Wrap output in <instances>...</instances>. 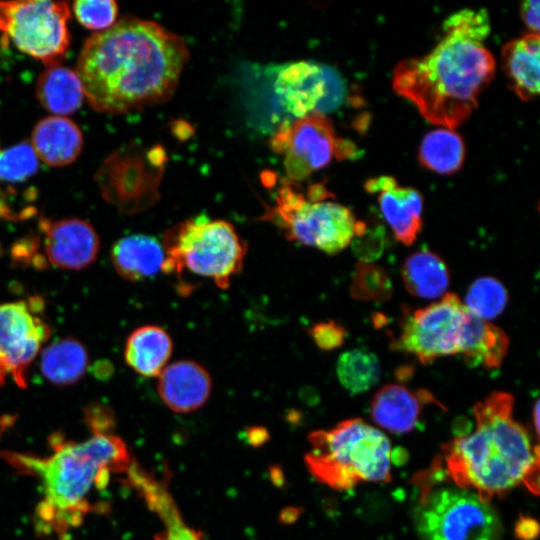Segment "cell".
<instances>
[{"instance_id": "obj_1", "label": "cell", "mask_w": 540, "mask_h": 540, "mask_svg": "<svg viewBox=\"0 0 540 540\" xmlns=\"http://www.w3.org/2000/svg\"><path fill=\"white\" fill-rule=\"evenodd\" d=\"M188 59L182 37L126 17L86 39L76 72L94 110L119 114L167 101Z\"/></svg>"}, {"instance_id": "obj_2", "label": "cell", "mask_w": 540, "mask_h": 540, "mask_svg": "<svg viewBox=\"0 0 540 540\" xmlns=\"http://www.w3.org/2000/svg\"><path fill=\"white\" fill-rule=\"evenodd\" d=\"M443 29V38L428 54L395 66L392 86L428 122L453 129L477 106L496 62L484 45L490 32L485 9L460 10L445 20Z\"/></svg>"}, {"instance_id": "obj_3", "label": "cell", "mask_w": 540, "mask_h": 540, "mask_svg": "<svg viewBox=\"0 0 540 540\" xmlns=\"http://www.w3.org/2000/svg\"><path fill=\"white\" fill-rule=\"evenodd\" d=\"M514 398L493 392L474 406L475 430L442 448L445 473L484 502L523 484L538 494L539 448L513 418Z\"/></svg>"}, {"instance_id": "obj_4", "label": "cell", "mask_w": 540, "mask_h": 540, "mask_svg": "<svg viewBox=\"0 0 540 540\" xmlns=\"http://www.w3.org/2000/svg\"><path fill=\"white\" fill-rule=\"evenodd\" d=\"M47 458L12 454L6 458L42 482L44 500L36 508V528L46 536L67 539L91 510L88 497L94 488L108 484L111 472H127L133 463L121 438L113 433H93L82 442L53 441Z\"/></svg>"}, {"instance_id": "obj_5", "label": "cell", "mask_w": 540, "mask_h": 540, "mask_svg": "<svg viewBox=\"0 0 540 540\" xmlns=\"http://www.w3.org/2000/svg\"><path fill=\"white\" fill-rule=\"evenodd\" d=\"M308 441V471L330 488L347 490L362 482L391 480V443L362 419H347L331 429L313 431Z\"/></svg>"}, {"instance_id": "obj_6", "label": "cell", "mask_w": 540, "mask_h": 540, "mask_svg": "<svg viewBox=\"0 0 540 540\" xmlns=\"http://www.w3.org/2000/svg\"><path fill=\"white\" fill-rule=\"evenodd\" d=\"M165 261L162 272H189L212 279L227 288L242 270L247 252L245 241L234 226L205 215L181 222L164 233Z\"/></svg>"}, {"instance_id": "obj_7", "label": "cell", "mask_w": 540, "mask_h": 540, "mask_svg": "<svg viewBox=\"0 0 540 540\" xmlns=\"http://www.w3.org/2000/svg\"><path fill=\"white\" fill-rule=\"evenodd\" d=\"M321 188L311 186L306 197L290 185L282 186L275 206L265 215L286 239L333 255L344 250L354 237L366 231L352 211Z\"/></svg>"}, {"instance_id": "obj_8", "label": "cell", "mask_w": 540, "mask_h": 540, "mask_svg": "<svg viewBox=\"0 0 540 540\" xmlns=\"http://www.w3.org/2000/svg\"><path fill=\"white\" fill-rule=\"evenodd\" d=\"M422 540H499L501 521L489 503L459 487H422L414 511Z\"/></svg>"}, {"instance_id": "obj_9", "label": "cell", "mask_w": 540, "mask_h": 540, "mask_svg": "<svg viewBox=\"0 0 540 540\" xmlns=\"http://www.w3.org/2000/svg\"><path fill=\"white\" fill-rule=\"evenodd\" d=\"M67 2L0 1V37L49 66L59 65L70 45Z\"/></svg>"}, {"instance_id": "obj_10", "label": "cell", "mask_w": 540, "mask_h": 540, "mask_svg": "<svg viewBox=\"0 0 540 540\" xmlns=\"http://www.w3.org/2000/svg\"><path fill=\"white\" fill-rule=\"evenodd\" d=\"M271 148L284 157L287 176L302 181L326 167L333 157H350L355 153L352 144L336 137L331 121L314 112L279 126L271 139Z\"/></svg>"}, {"instance_id": "obj_11", "label": "cell", "mask_w": 540, "mask_h": 540, "mask_svg": "<svg viewBox=\"0 0 540 540\" xmlns=\"http://www.w3.org/2000/svg\"><path fill=\"white\" fill-rule=\"evenodd\" d=\"M468 310L454 293L407 315L394 342L395 349L409 352L423 364L460 353Z\"/></svg>"}, {"instance_id": "obj_12", "label": "cell", "mask_w": 540, "mask_h": 540, "mask_svg": "<svg viewBox=\"0 0 540 540\" xmlns=\"http://www.w3.org/2000/svg\"><path fill=\"white\" fill-rule=\"evenodd\" d=\"M40 297L0 304V385L8 376L23 388L26 368L50 336Z\"/></svg>"}, {"instance_id": "obj_13", "label": "cell", "mask_w": 540, "mask_h": 540, "mask_svg": "<svg viewBox=\"0 0 540 540\" xmlns=\"http://www.w3.org/2000/svg\"><path fill=\"white\" fill-rule=\"evenodd\" d=\"M45 260L57 268L80 270L97 257L100 243L94 228L79 218L39 219Z\"/></svg>"}, {"instance_id": "obj_14", "label": "cell", "mask_w": 540, "mask_h": 540, "mask_svg": "<svg viewBox=\"0 0 540 540\" xmlns=\"http://www.w3.org/2000/svg\"><path fill=\"white\" fill-rule=\"evenodd\" d=\"M365 189L378 194L381 212L398 241L412 245L422 228L423 199L411 187L400 186L391 176L366 181Z\"/></svg>"}, {"instance_id": "obj_15", "label": "cell", "mask_w": 540, "mask_h": 540, "mask_svg": "<svg viewBox=\"0 0 540 540\" xmlns=\"http://www.w3.org/2000/svg\"><path fill=\"white\" fill-rule=\"evenodd\" d=\"M274 91L285 112L295 119L316 112L327 92L324 69L309 61L283 66L277 73Z\"/></svg>"}, {"instance_id": "obj_16", "label": "cell", "mask_w": 540, "mask_h": 540, "mask_svg": "<svg viewBox=\"0 0 540 540\" xmlns=\"http://www.w3.org/2000/svg\"><path fill=\"white\" fill-rule=\"evenodd\" d=\"M212 381L198 362L179 360L167 364L158 375L157 390L163 403L176 413H190L209 399Z\"/></svg>"}, {"instance_id": "obj_17", "label": "cell", "mask_w": 540, "mask_h": 540, "mask_svg": "<svg viewBox=\"0 0 540 540\" xmlns=\"http://www.w3.org/2000/svg\"><path fill=\"white\" fill-rule=\"evenodd\" d=\"M127 474V482L145 500L164 524V530L154 540H205L201 531L189 527L163 480L147 473L133 462Z\"/></svg>"}, {"instance_id": "obj_18", "label": "cell", "mask_w": 540, "mask_h": 540, "mask_svg": "<svg viewBox=\"0 0 540 540\" xmlns=\"http://www.w3.org/2000/svg\"><path fill=\"white\" fill-rule=\"evenodd\" d=\"M435 401L427 391H411L404 385L383 386L371 402V417L383 429L397 434L412 431L418 424L424 403Z\"/></svg>"}, {"instance_id": "obj_19", "label": "cell", "mask_w": 540, "mask_h": 540, "mask_svg": "<svg viewBox=\"0 0 540 540\" xmlns=\"http://www.w3.org/2000/svg\"><path fill=\"white\" fill-rule=\"evenodd\" d=\"M30 144L39 160L49 166L61 167L78 158L83 148V135L72 120L54 115L37 122Z\"/></svg>"}, {"instance_id": "obj_20", "label": "cell", "mask_w": 540, "mask_h": 540, "mask_svg": "<svg viewBox=\"0 0 540 540\" xmlns=\"http://www.w3.org/2000/svg\"><path fill=\"white\" fill-rule=\"evenodd\" d=\"M540 38L528 33L506 43L502 49V67L516 95L528 101L539 93Z\"/></svg>"}, {"instance_id": "obj_21", "label": "cell", "mask_w": 540, "mask_h": 540, "mask_svg": "<svg viewBox=\"0 0 540 540\" xmlns=\"http://www.w3.org/2000/svg\"><path fill=\"white\" fill-rule=\"evenodd\" d=\"M111 260L122 278L140 281L162 272L165 252L156 238L133 234L115 242L111 249Z\"/></svg>"}, {"instance_id": "obj_22", "label": "cell", "mask_w": 540, "mask_h": 540, "mask_svg": "<svg viewBox=\"0 0 540 540\" xmlns=\"http://www.w3.org/2000/svg\"><path fill=\"white\" fill-rule=\"evenodd\" d=\"M509 348V337L499 327L467 313L460 354L469 366L497 368Z\"/></svg>"}, {"instance_id": "obj_23", "label": "cell", "mask_w": 540, "mask_h": 540, "mask_svg": "<svg viewBox=\"0 0 540 540\" xmlns=\"http://www.w3.org/2000/svg\"><path fill=\"white\" fill-rule=\"evenodd\" d=\"M173 350L169 333L157 325H144L127 338L124 348L126 363L144 377H158L167 366Z\"/></svg>"}, {"instance_id": "obj_24", "label": "cell", "mask_w": 540, "mask_h": 540, "mask_svg": "<svg viewBox=\"0 0 540 540\" xmlns=\"http://www.w3.org/2000/svg\"><path fill=\"white\" fill-rule=\"evenodd\" d=\"M36 95L46 110L63 117L76 112L85 98L77 72L60 64L42 72L37 80Z\"/></svg>"}, {"instance_id": "obj_25", "label": "cell", "mask_w": 540, "mask_h": 540, "mask_svg": "<svg viewBox=\"0 0 540 540\" xmlns=\"http://www.w3.org/2000/svg\"><path fill=\"white\" fill-rule=\"evenodd\" d=\"M401 275L407 291L425 299L443 295L450 282L446 263L439 255L427 249L409 255L402 265Z\"/></svg>"}, {"instance_id": "obj_26", "label": "cell", "mask_w": 540, "mask_h": 540, "mask_svg": "<svg viewBox=\"0 0 540 540\" xmlns=\"http://www.w3.org/2000/svg\"><path fill=\"white\" fill-rule=\"evenodd\" d=\"M89 356L85 346L73 337L59 339L41 354L40 369L44 377L59 386L77 383L86 373Z\"/></svg>"}, {"instance_id": "obj_27", "label": "cell", "mask_w": 540, "mask_h": 540, "mask_svg": "<svg viewBox=\"0 0 540 540\" xmlns=\"http://www.w3.org/2000/svg\"><path fill=\"white\" fill-rule=\"evenodd\" d=\"M39 159L28 142L0 148V191L23 213L35 214L36 210L20 203L17 185L25 184L38 171Z\"/></svg>"}, {"instance_id": "obj_28", "label": "cell", "mask_w": 540, "mask_h": 540, "mask_svg": "<svg viewBox=\"0 0 540 540\" xmlns=\"http://www.w3.org/2000/svg\"><path fill=\"white\" fill-rule=\"evenodd\" d=\"M465 144L453 129L440 127L428 132L419 148L420 163L438 174L449 175L461 168Z\"/></svg>"}, {"instance_id": "obj_29", "label": "cell", "mask_w": 540, "mask_h": 540, "mask_svg": "<svg viewBox=\"0 0 540 540\" xmlns=\"http://www.w3.org/2000/svg\"><path fill=\"white\" fill-rule=\"evenodd\" d=\"M336 372L342 386L357 394L369 390L379 381L381 368L376 355L361 347L341 354Z\"/></svg>"}, {"instance_id": "obj_30", "label": "cell", "mask_w": 540, "mask_h": 540, "mask_svg": "<svg viewBox=\"0 0 540 540\" xmlns=\"http://www.w3.org/2000/svg\"><path fill=\"white\" fill-rule=\"evenodd\" d=\"M508 303V292L496 278L476 279L469 287L464 306L474 316L490 320L499 316Z\"/></svg>"}, {"instance_id": "obj_31", "label": "cell", "mask_w": 540, "mask_h": 540, "mask_svg": "<svg viewBox=\"0 0 540 540\" xmlns=\"http://www.w3.org/2000/svg\"><path fill=\"white\" fill-rule=\"evenodd\" d=\"M392 290V282L381 266L361 261L356 264L349 288L354 299L384 302L391 298Z\"/></svg>"}, {"instance_id": "obj_32", "label": "cell", "mask_w": 540, "mask_h": 540, "mask_svg": "<svg viewBox=\"0 0 540 540\" xmlns=\"http://www.w3.org/2000/svg\"><path fill=\"white\" fill-rule=\"evenodd\" d=\"M73 11L79 23L99 32L114 25L118 6L112 0H82L73 3Z\"/></svg>"}, {"instance_id": "obj_33", "label": "cell", "mask_w": 540, "mask_h": 540, "mask_svg": "<svg viewBox=\"0 0 540 540\" xmlns=\"http://www.w3.org/2000/svg\"><path fill=\"white\" fill-rule=\"evenodd\" d=\"M308 333L315 344L324 351L340 347L347 335L344 327L333 320L314 324L309 328Z\"/></svg>"}, {"instance_id": "obj_34", "label": "cell", "mask_w": 540, "mask_h": 540, "mask_svg": "<svg viewBox=\"0 0 540 540\" xmlns=\"http://www.w3.org/2000/svg\"><path fill=\"white\" fill-rule=\"evenodd\" d=\"M40 246L39 236H27L15 242L12 247V258L14 261L33 265L35 268L43 269L47 262L43 255L38 252Z\"/></svg>"}, {"instance_id": "obj_35", "label": "cell", "mask_w": 540, "mask_h": 540, "mask_svg": "<svg viewBox=\"0 0 540 540\" xmlns=\"http://www.w3.org/2000/svg\"><path fill=\"white\" fill-rule=\"evenodd\" d=\"M85 422L93 433H112L115 418L112 411L102 404L94 403L84 410Z\"/></svg>"}, {"instance_id": "obj_36", "label": "cell", "mask_w": 540, "mask_h": 540, "mask_svg": "<svg viewBox=\"0 0 540 540\" xmlns=\"http://www.w3.org/2000/svg\"><path fill=\"white\" fill-rule=\"evenodd\" d=\"M353 251L361 262H371L381 255L383 238L379 234H367L365 231L354 240Z\"/></svg>"}, {"instance_id": "obj_37", "label": "cell", "mask_w": 540, "mask_h": 540, "mask_svg": "<svg viewBox=\"0 0 540 540\" xmlns=\"http://www.w3.org/2000/svg\"><path fill=\"white\" fill-rule=\"evenodd\" d=\"M514 532L520 540H535L539 535V524L532 517L521 516L516 521Z\"/></svg>"}, {"instance_id": "obj_38", "label": "cell", "mask_w": 540, "mask_h": 540, "mask_svg": "<svg viewBox=\"0 0 540 540\" xmlns=\"http://www.w3.org/2000/svg\"><path fill=\"white\" fill-rule=\"evenodd\" d=\"M521 17L526 26L532 31L531 33L538 34L539 32V1L528 0L522 3Z\"/></svg>"}, {"instance_id": "obj_39", "label": "cell", "mask_w": 540, "mask_h": 540, "mask_svg": "<svg viewBox=\"0 0 540 540\" xmlns=\"http://www.w3.org/2000/svg\"><path fill=\"white\" fill-rule=\"evenodd\" d=\"M533 421H534V427H535V433L539 434V401L537 400L534 405L533 410Z\"/></svg>"}]
</instances>
